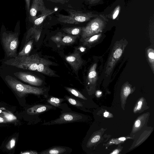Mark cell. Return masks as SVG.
Segmentation results:
<instances>
[{"label":"cell","mask_w":154,"mask_h":154,"mask_svg":"<svg viewBox=\"0 0 154 154\" xmlns=\"http://www.w3.org/2000/svg\"><path fill=\"white\" fill-rule=\"evenodd\" d=\"M147 55L148 61L150 65L152 71H154V51L153 49L150 48L147 50Z\"/></svg>","instance_id":"cell-20"},{"label":"cell","mask_w":154,"mask_h":154,"mask_svg":"<svg viewBox=\"0 0 154 154\" xmlns=\"http://www.w3.org/2000/svg\"><path fill=\"white\" fill-rule=\"evenodd\" d=\"M66 11L68 15L59 14L57 16V19L59 22L64 23L77 24L86 22L91 18L97 16L91 12L85 13L70 9H66Z\"/></svg>","instance_id":"cell-3"},{"label":"cell","mask_w":154,"mask_h":154,"mask_svg":"<svg viewBox=\"0 0 154 154\" xmlns=\"http://www.w3.org/2000/svg\"><path fill=\"white\" fill-rule=\"evenodd\" d=\"M78 37V36L66 35L63 34L61 45H70L74 43Z\"/></svg>","instance_id":"cell-18"},{"label":"cell","mask_w":154,"mask_h":154,"mask_svg":"<svg viewBox=\"0 0 154 154\" xmlns=\"http://www.w3.org/2000/svg\"><path fill=\"white\" fill-rule=\"evenodd\" d=\"M97 64H93L90 68L88 74V79L89 82L90 84L95 83L97 80V76L96 71Z\"/></svg>","instance_id":"cell-15"},{"label":"cell","mask_w":154,"mask_h":154,"mask_svg":"<svg viewBox=\"0 0 154 154\" xmlns=\"http://www.w3.org/2000/svg\"><path fill=\"white\" fill-rule=\"evenodd\" d=\"M100 138V135H97L93 137L91 140V143H93L97 142L99 140Z\"/></svg>","instance_id":"cell-30"},{"label":"cell","mask_w":154,"mask_h":154,"mask_svg":"<svg viewBox=\"0 0 154 154\" xmlns=\"http://www.w3.org/2000/svg\"><path fill=\"white\" fill-rule=\"evenodd\" d=\"M119 151L118 149H116L114 151L112 152L111 153V154H117L119 153Z\"/></svg>","instance_id":"cell-38"},{"label":"cell","mask_w":154,"mask_h":154,"mask_svg":"<svg viewBox=\"0 0 154 154\" xmlns=\"http://www.w3.org/2000/svg\"><path fill=\"white\" fill-rule=\"evenodd\" d=\"M57 10L58 8H57L53 10L48 9L44 13L41 14L39 16L37 17V18L34 21V26H36L40 25L47 16L55 12Z\"/></svg>","instance_id":"cell-13"},{"label":"cell","mask_w":154,"mask_h":154,"mask_svg":"<svg viewBox=\"0 0 154 154\" xmlns=\"http://www.w3.org/2000/svg\"><path fill=\"white\" fill-rule=\"evenodd\" d=\"M3 47L8 57L17 56V49L19 44L17 33H3L2 38Z\"/></svg>","instance_id":"cell-4"},{"label":"cell","mask_w":154,"mask_h":154,"mask_svg":"<svg viewBox=\"0 0 154 154\" xmlns=\"http://www.w3.org/2000/svg\"><path fill=\"white\" fill-rule=\"evenodd\" d=\"M51 2L63 4L67 3L69 0H48Z\"/></svg>","instance_id":"cell-29"},{"label":"cell","mask_w":154,"mask_h":154,"mask_svg":"<svg viewBox=\"0 0 154 154\" xmlns=\"http://www.w3.org/2000/svg\"><path fill=\"white\" fill-rule=\"evenodd\" d=\"M63 34L61 32H59L51 38V40L55 43L58 47L61 45Z\"/></svg>","instance_id":"cell-21"},{"label":"cell","mask_w":154,"mask_h":154,"mask_svg":"<svg viewBox=\"0 0 154 154\" xmlns=\"http://www.w3.org/2000/svg\"><path fill=\"white\" fill-rule=\"evenodd\" d=\"M105 25V20L100 17H97L93 19L86 26L82 27L81 40L101 32Z\"/></svg>","instance_id":"cell-6"},{"label":"cell","mask_w":154,"mask_h":154,"mask_svg":"<svg viewBox=\"0 0 154 154\" xmlns=\"http://www.w3.org/2000/svg\"><path fill=\"white\" fill-rule=\"evenodd\" d=\"M142 102L141 101H139L138 103V106L137 108V110H140L142 107Z\"/></svg>","instance_id":"cell-35"},{"label":"cell","mask_w":154,"mask_h":154,"mask_svg":"<svg viewBox=\"0 0 154 154\" xmlns=\"http://www.w3.org/2000/svg\"><path fill=\"white\" fill-rule=\"evenodd\" d=\"M16 138L13 137L11 139L6 146V148L8 150H11L13 148L15 144Z\"/></svg>","instance_id":"cell-27"},{"label":"cell","mask_w":154,"mask_h":154,"mask_svg":"<svg viewBox=\"0 0 154 154\" xmlns=\"http://www.w3.org/2000/svg\"><path fill=\"white\" fill-rule=\"evenodd\" d=\"M3 112L2 110L0 109V114L2 113Z\"/></svg>","instance_id":"cell-41"},{"label":"cell","mask_w":154,"mask_h":154,"mask_svg":"<svg viewBox=\"0 0 154 154\" xmlns=\"http://www.w3.org/2000/svg\"><path fill=\"white\" fill-rule=\"evenodd\" d=\"M101 36V34L100 33L92 35L86 38L82 41L83 45L84 46H89L96 42Z\"/></svg>","instance_id":"cell-17"},{"label":"cell","mask_w":154,"mask_h":154,"mask_svg":"<svg viewBox=\"0 0 154 154\" xmlns=\"http://www.w3.org/2000/svg\"><path fill=\"white\" fill-rule=\"evenodd\" d=\"M66 98L68 102L72 105L77 107H81L83 106V105L82 103L78 100L68 96H66Z\"/></svg>","instance_id":"cell-25"},{"label":"cell","mask_w":154,"mask_h":154,"mask_svg":"<svg viewBox=\"0 0 154 154\" xmlns=\"http://www.w3.org/2000/svg\"><path fill=\"white\" fill-rule=\"evenodd\" d=\"M5 80L9 88L20 98L30 94H42L44 91L42 88L24 84L10 75L6 76Z\"/></svg>","instance_id":"cell-1"},{"label":"cell","mask_w":154,"mask_h":154,"mask_svg":"<svg viewBox=\"0 0 154 154\" xmlns=\"http://www.w3.org/2000/svg\"><path fill=\"white\" fill-rule=\"evenodd\" d=\"M102 94V92L100 91H98L96 92V95L97 97H100Z\"/></svg>","instance_id":"cell-37"},{"label":"cell","mask_w":154,"mask_h":154,"mask_svg":"<svg viewBox=\"0 0 154 154\" xmlns=\"http://www.w3.org/2000/svg\"><path fill=\"white\" fill-rule=\"evenodd\" d=\"M38 153L37 151L33 150L27 151L21 153V154H37Z\"/></svg>","instance_id":"cell-31"},{"label":"cell","mask_w":154,"mask_h":154,"mask_svg":"<svg viewBox=\"0 0 154 154\" xmlns=\"http://www.w3.org/2000/svg\"><path fill=\"white\" fill-rule=\"evenodd\" d=\"M40 57L37 54L16 56L6 60L5 63L19 69L37 71Z\"/></svg>","instance_id":"cell-2"},{"label":"cell","mask_w":154,"mask_h":154,"mask_svg":"<svg viewBox=\"0 0 154 154\" xmlns=\"http://www.w3.org/2000/svg\"><path fill=\"white\" fill-rule=\"evenodd\" d=\"M127 43L125 40L123 39L115 43L106 65L105 72L106 76L109 75L111 72L116 63L122 56Z\"/></svg>","instance_id":"cell-5"},{"label":"cell","mask_w":154,"mask_h":154,"mask_svg":"<svg viewBox=\"0 0 154 154\" xmlns=\"http://www.w3.org/2000/svg\"><path fill=\"white\" fill-rule=\"evenodd\" d=\"M33 43V40H31L29 41L25 45L21 51L17 54V56L22 57L29 55L32 48Z\"/></svg>","instance_id":"cell-16"},{"label":"cell","mask_w":154,"mask_h":154,"mask_svg":"<svg viewBox=\"0 0 154 154\" xmlns=\"http://www.w3.org/2000/svg\"><path fill=\"white\" fill-rule=\"evenodd\" d=\"M101 0H91L89 3L90 4L96 3Z\"/></svg>","instance_id":"cell-36"},{"label":"cell","mask_w":154,"mask_h":154,"mask_svg":"<svg viewBox=\"0 0 154 154\" xmlns=\"http://www.w3.org/2000/svg\"><path fill=\"white\" fill-rule=\"evenodd\" d=\"M88 2H89L91 0H86Z\"/></svg>","instance_id":"cell-42"},{"label":"cell","mask_w":154,"mask_h":154,"mask_svg":"<svg viewBox=\"0 0 154 154\" xmlns=\"http://www.w3.org/2000/svg\"><path fill=\"white\" fill-rule=\"evenodd\" d=\"M82 118L81 115L76 113L72 112L64 113L59 118L47 123L50 124H60L70 123L78 121Z\"/></svg>","instance_id":"cell-9"},{"label":"cell","mask_w":154,"mask_h":154,"mask_svg":"<svg viewBox=\"0 0 154 154\" xmlns=\"http://www.w3.org/2000/svg\"><path fill=\"white\" fill-rule=\"evenodd\" d=\"M119 140H121V141H124L125 140V137H121L119 139Z\"/></svg>","instance_id":"cell-40"},{"label":"cell","mask_w":154,"mask_h":154,"mask_svg":"<svg viewBox=\"0 0 154 154\" xmlns=\"http://www.w3.org/2000/svg\"><path fill=\"white\" fill-rule=\"evenodd\" d=\"M14 75L20 80L31 85L40 86L43 83L41 79L29 72H16L14 73Z\"/></svg>","instance_id":"cell-7"},{"label":"cell","mask_w":154,"mask_h":154,"mask_svg":"<svg viewBox=\"0 0 154 154\" xmlns=\"http://www.w3.org/2000/svg\"><path fill=\"white\" fill-rule=\"evenodd\" d=\"M26 2V7L27 11L29 12L30 10V0H25Z\"/></svg>","instance_id":"cell-32"},{"label":"cell","mask_w":154,"mask_h":154,"mask_svg":"<svg viewBox=\"0 0 154 154\" xmlns=\"http://www.w3.org/2000/svg\"><path fill=\"white\" fill-rule=\"evenodd\" d=\"M65 88L68 91L76 97L83 100H86V98L79 91L72 88L65 87Z\"/></svg>","instance_id":"cell-23"},{"label":"cell","mask_w":154,"mask_h":154,"mask_svg":"<svg viewBox=\"0 0 154 154\" xmlns=\"http://www.w3.org/2000/svg\"><path fill=\"white\" fill-rule=\"evenodd\" d=\"M64 100L63 99L51 97L47 100V102L52 106L56 107H58L60 105L61 102Z\"/></svg>","instance_id":"cell-22"},{"label":"cell","mask_w":154,"mask_h":154,"mask_svg":"<svg viewBox=\"0 0 154 154\" xmlns=\"http://www.w3.org/2000/svg\"><path fill=\"white\" fill-rule=\"evenodd\" d=\"M109 112H106L104 113V116L105 117H107L109 115Z\"/></svg>","instance_id":"cell-39"},{"label":"cell","mask_w":154,"mask_h":154,"mask_svg":"<svg viewBox=\"0 0 154 154\" xmlns=\"http://www.w3.org/2000/svg\"><path fill=\"white\" fill-rule=\"evenodd\" d=\"M120 7L119 6H118L116 7L112 15V17L113 20H114L117 17L120 12Z\"/></svg>","instance_id":"cell-28"},{"label":"cell","mask_w":154,"mask_h":154,"mask_svg":"<svg viewBox=\"0 0 154 154\" xmlns=\"http://www.w3.org/2000/svg\"><path fill=\"white\" fill-rule=\"evenodd\" d=\"M52 108L49 105H37L28 109L27 112L29 115H33L48 111Z\"/></svg>","instance_id":"cell-12"},{"label":"cell","mask_w":154,"mask_h":154,"mask_svg":"<svg viewBox=\"0 0 154 154\" xmlns=\"http://www.w3.org/2000/svg\"><path fill=\"white\" fill-rule=\"evenodd\" d=\"M65 59L75 71L78 70L83 62L80 54L77 53L66 56Z\"/></svg>","instance_id":"cell-11"},{"label":"cell","mask_w":154,"mask_h":154,"mask_svg":"<svg viewBox=\"0 0 154 154\" xmlns=\"http://www.w3.org/2000/svg\"><path fill=\"white\" fill-rule=\"evenodd\" d=\"M82 27L75 26L65 28L63 29L62 30L68 34L77 36L82 32Z\"/></svg>","instance_id":"cell-19"},{"label":"cell","mask_w":154,"mask_h":154,"mask_svg":"<svg viewBox=\"0 0 154 154\" xmlns=\"http://www.w3.org/2000/svg\"><path fill=\"white\" fill-rule=\"evenodd\" d=\"M0 115L5 118L8 122L12 121L16 119V117L9 112H4Z\"/></svg>","instance_id":"cell-24"},{"label":"cell","mask_w":154,"mask_h":154,"mask_svg":"<svg viewBox=\"0 0 154 154\" xmlns=\"http://www.w3.org/2000/svg\"><path fill=\"white\" fill-rule=\"evenodd\" d=\"M48 9L45 6L43 0H33L29 12L30 21L33 23L35 20L37 18L36 15L38 11L42 14Z\"/></svg>","instance_id":"cell-8"},{"label":"cell","mask_w":154,"mask_h":154,"mask_svg":"<svg viewBox=\"0 0 154 154\" xmlns=\"http://www.w3.org/2000/svg\"><path fill=\"white\" fill-rule=\"evenodd\" d=\"M122 91L123 95L125 97H127L131 91L130 85L128 83L125 84L122 88Z\"/></svg>","instance_id":"cell-26"},{"label":"cell","mask_w":154,"mask_h":154,"mask_svg":"<svg viewBox=\"0 0 154 154\" xmlns=\"http://www.w3.org/2000/svg\"><path fill=\"white\" fill-rule=\"evenodd\" d=\"M66 151V149L62 146H54L42 151L39 153L41 154H61Z\"/></svg>","instance_id":"cell-14"},{"label":"cell","mask_w":154,"mask_h":154,"mask_svg":"<svg viewBox=\"0 0 154 154\" xmlns=\"http://www.w3.org/2000/svg\"><path fill=\"white\" fill-rule=\"evenodd\" d=\"M52 64V62L49 60L42 58H40L37 71L49 76H56L54 71L49 67L48 66Z\"/></svg>","instance_id":"cell-10"},{"label":"cell","mask_w":154,"mask_h":154,"mask_svg":"<svg viewBox=\"0 0 154 154\" xmlns=\"http://www.w3.org/2000/svg\"><path fill=\"white\" fill-rule=\"evenodd\" d=\"M140 123L141 122L140 120L138 119L137 120L135 121L134 124L135 127L136 128H138L140 125Z\"/></svg>","instance_id":"cell-33"},{"label":"cell","mask_w":154,"mask_h":154,"mask_svg":"<svg viewBox=\"0 0 154 154\" xmlns=\"http://www.w3.org/2000/svg\"><path fill=\"white\" fill-rule=\"evenodd\" d=\"M7 122L5 119L0 115V123H6Z\"/></svg>","instance_id":"cell-34"}]
</instances>
